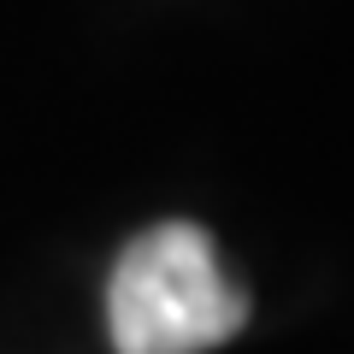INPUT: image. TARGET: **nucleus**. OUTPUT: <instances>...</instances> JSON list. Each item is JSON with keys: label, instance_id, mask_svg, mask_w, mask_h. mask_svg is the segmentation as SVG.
Listing matches in <instances>:
<instances>
[{"label": "nucleus", "instance_id": "f257e3e1", "mask_svg": "<svg viewBox=\"0 0 354 354\" xmlns=\"http://www.w3.org/2000/svg\"><path fill=\"white\" fill-rule=\"evenodd\" d=\"M248 325V295L225 278L201 225H148L106 278L113 354H213Z\"/></svg>", "mask_w": 354, "mask_h": 354}]
</instances>
